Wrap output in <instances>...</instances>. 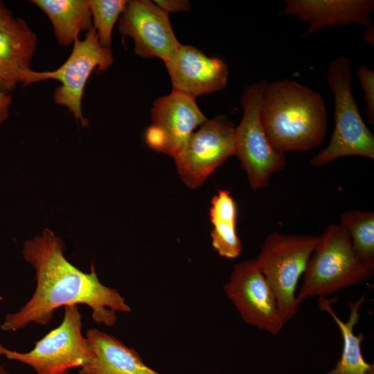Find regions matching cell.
<instances>
[{"label":"cell","instance_id":"44dd1931","mask_svg":"<svg viewBox=\"0 0 374 374\" xmlns=\"http://www.w3.org/2000/svg\"><path fill=\"white\" fill-rule=\"evenodd\" d=\"M93 27L96 31L100 44L109 48L113 27L123 12L125 0H88Z\"/></svg>","mask_w":374,"mask_h":374},{"label":"cell","instance_id":"d4e9b609","mask_svg":"<svg viewBox=\"0 0 374 374\" xmlns=\"http://www.w3.org/2000/svg\"><path fill=\"white\" fill-rule=\"evenodd\" d=\"M10 10L0 1V28H6L10 26L15 21Z\"/></svg>","mask_w":374,"mask_h":374},{"label":"cell","instance_id":"52a82bcc","mask_svg":"<svg viewBox=\"0 0 374 374\" xmlns=\"http://www.w3.org/2000/svg\"><path fill=\"white\" fill-rule=\"evenodd\" d=\"M114 62L112 51L103 46L93 27L87 32L84 39H75L68 59L57 69L38 72L29 70L23 84H29L44 80H57L61 85L53 93L56 104L66 107L80 121L83 127L88 125L82 115V98L87 80L94 69L107 70Z\"/></svg>","mask_w":374,"mask_h":374},{"label":"cell","instance_id":"30bf717a","mask_svg":"<svg viewBox=\"0 0 374 374\" xmlns=\"http://www.w3.org/2000/svg\"><path fill=\"white\" fill-rule=\"evenodd\" d=\"M224 290L245 323L273 335L281 331L285 322L255 259L237 263Z\"/></svg>","mask_w":374,"mask_h":374},{"label":"cell","instance_id":"8992f818","mask_svg":"<svg viewBox=\"0 0 374 374\" xmlns=\"http://www.w3.org/2000/svg\"><path fill=\"white\" fill-rule=\"evenodd\" d=\"M82 316L78 305L64 307L62 323L26 353L12 350L0 344V355L30 366L37 374H61L81 368L93 357V350L82 332Z\"/></svg>","mask_w":374,"mask_h":374},{"label":"cell","instance_id":"cb8c5ba5","mask_svg":"<svg viewBox=\"0 0 374 374\" xmlns=\"http://www.w3.org/2000/svg\"><path fill=\"white\" fill-rule=\"evenodd\" d=\"M11 101L10 94L0 91V125L8 117Z\"/></svg>","mask_w":374,"mask_h":374},{"label":"cell","instance_id":"ba28073f","mask_svg":"<svg viewBox=\"0 0 374 374\" xmlns=\"http://www.w3.org/2000/svg\"><path fill=\"white\" fill-rule=\"evenodd\" d=\"M265 82H254L244 89L241 97L242 118L235 128V155L254 190L267 187L271 175L283 170L286 165L285 154L271 146L260 121Z\"/></svg>","mask_w":374,"mask_h":374},{"label":"cell","instance_id":"4fadbf2b","mask_svg":"<svg viewBox=\"0 0 374 374\" xmlns=\"http://www.w3.org/2000/svg\"><path fill=\"white\" fill-rule=\"evenodd\" d=\"M164 63L172 89L195 98L222 90L228 82L225 62L217 57H208L192 46L180 44Z\"/></svg>","mask_w":374,"mask_h":374},{"label":"cell","instance_id":"9c48e42d","mask_svg":"<svg viewBox=\"0 0 374 374\" xmlns=\"http://www.w3.org/2000/svg\"><path fill=\"white\" fill-rule=\"evenodd\" d=\"M233 124L224 116L206 119L174 157L177 171L186 186L199 187L230 157L235 155Z\"/></svg>","mask_w":374,"mask_h":374},{"label":"cell","instance_id":"e0dca14e","mask_svg":"<svg viewBox=\"0 0 374 374\" xmlns=\"http://www.w3.org/2000/svg\"><path fill=\"white\" fill-rule=\"evenodd\" d=\"M364 300V296H362L357 301L348 303L349 318L347 321L344 322L335 314L330 305L334 301L333 299H319L320 310L328 312L334 319L343 340L341 358L328 374H374V365L366 362L362 353L361 345L364 335L363 333L355 335L354 332L355 326L360 317L359 310Z\"/></svg>","mask_w":374,"mask_h":374},{"label":"cell","instance_id":"7402d4cb","mask_svg":"<svg viewBox=\"0 0 374 374\" xmlns=\"http://www.w3.org/2000/svg\"><path fill=\"white\" fill-rule=\"evenodd\" d=\"M357 77L364 93L367 121L374 125V71L365 65L357 70Z\"/></svg>","mask_w":374,"mask_h":374},{"label":"cell","instance_id":"7c38bea8","mask_svg":"<svg viewBox=\"0 0 374 374\" xmlns=\"http://www.w3.org/2000/svg\"><path fill=\"white\" fill-rule=\"evenodd\" d=\"M123 36L131 37L136 54L166 61L180 43L172 28L168 13L148 0L127 1L118 23Z\"/></svg>","mask_w":374,"mask_h":374},{"label":"cell","instance_id":"ac0fdd59","mask_svg":"<svg viewBox=\"0 0 374 374\" xmlns=\"http://www.w3.org/2000/svg\"><path fill=\"white\" fill-rule=\"evenodd\" d=\"M49 18L57 42L74 43L79 34L93 28L88 0H32Z\"/></svg>","mask_w":374,"mask_h":374},{"label":"cell","instance_id":"5bb4252c","mask_svg":"<svg viewBox=\"0 0 374 374\" xmlns=\"http://www.w3.org/2000/svg\"><path fill=\"white\" fill-rule=\"evenodd\" d=\"M280 15H291L308 26L303 36L321 29L355 24L372 26L373 0H285Z\"/></svg>","mask_w":374,"mask_h":374},{"label":"cell","instance_id":"ffe728a7","mask_svg":"<svg viewBox=\"0 0 374 374\" xmlns=\"http://www.w3.org/2000/svg\"><path fill=\"white\" fill-rule=\"evenodd\" d=\"M340 224L348 233L357 258L374 267V212L346 211L340 216Z\"/></svg>","mask_w":374,"mask_h":374},{"label":"cell","instance_id":"5b68a950","mask_svg":"<svg viewBox=\"0 0 374 374\" xmlns=\"http://www.w3.org/2000/svg\"><path fill=\"white\" fill-rule=\"evenodd\" d=\"M319 236L269 233L255 259L271 288L286 323L296 314V290Z\"/></svg>","mask_w":374,"mask_h":374},{"label":"cell","instance_id":"9a60e30c","mask_svg":"<svg viewBox=\"0 0 374 374\" xmlns=\"http://www.w3.org/2000/svg\"><path fill=\"white\" fill-rule=\"evenodd\" d=\"M37 44V35L21 18L0 28V91L8 93L23 83Z\"/></svg>","mask_w":374,"mask_h":374},{"label":"cell","instance_id":"6da1fadb","mask_svg":"<svg viewBox=\"0 0 374 374\" xmlns=\"http://www.w3.org/2000/svg\"><path fill=\"white\" fill-rule=\"evenodd\" d=\"M64 251V241L48 229L24 242L23 256L35 269V290L17 312L6 315L2 330L15 332L33 323L45 326L62 306L87 305L94 321L107 327L116 323L117 312L131 310L117 290L100 281L93 265L89 273L83 272Z\"/></svg>","mask_w":374,"mask_h":374},{"label":"cell","instance_id":"d6986e66","mask_svg":"<svg viewBox=\"0 0 374 374\" xmlns=\"http://www.w3.org/2000/svg\"><path fill=\"white\" fill-rule=\"evenodd\" d=\"M238 210L229 191L220 190L213 197L209 210L213 224L212 245L224 258H235L241 253L242 242L236 231Z\"/></svg>","mask_w":374,"mask_h":374},{"label":"cell","instance_id":"603a6c76","mask_svg":"<svg viewBox=\"0 0 374 374\" xmlns=\"http://www.w3.org/2000/svg\"><path fill=\"white\" fill-rule=\"evenodd\" d=\"M154 3L163 10L169 12H186L190 9L188 1L184 0H157Z\"/></svg>","mask_w":374,"mask_h":374},{"label":"cell","instance_id":"277c9868","mask_svg":"<svg viewBox=\"0 0 374 374\" xmlns=\"http://www.w3.org/2000/svg\"><path fill=\"white\" fill-rule=\"evenodd\" d=\"M328 84L335 99V128L329 144L310 160L314 167L346 156L374 159V135L366 125L352 92L350 60L339 56L326 69Z\"/></svg>","mask_w":374,"mask_h":374},{"label":"cell","instance_id":"2e32d148","mask_svg":"<svg viewBox=\"0 0 374 374\" xmlns=\"http://www.w3.org/2000/svg\"><path fill=\"white\" fill-rule=\"evenodd\" d=\"M93 357L80 374H161L146 365L138 353L116 337L96 328L87 331Z\"/></svg>","mask_w":374,"mask_h":374},{"label":"cell","instance_id":"484cf974","mask_svg":"<svg viewBox=\"0 0 374 374\" xmlns=\"http://www.w3.org/2000/svg\"><path fill=\"white\" fill-rule=\"evenodd\" d=\"M363 39L364 42L372 46L374 45V28L373 26L365 28Z\"/></svg>","mask_w":374,"mask_h":374},{"label":"cell","instance_id":"83f0119b","mask_svg":"<svg viewBox=\"0 0 374 374\" xmlns=\"http://www.w3.org/2000/svg\"><path fill=\"white\" fill-rule=\"evenodd\" d=\"M61 374H71V373H70L69 371H66V372L62 373H61Z\"/></svg>","mask_w":374,"mask_h":374},{"label":"cell","instance_id":"4316f807","mask_svg":"<svg viewBox=\"0 0 374 374\" xmlns=\"http://www.w3.org/2000/svg\"><path fill=\"white\" fill-rule=\"evenodd\" d=\"M0 374H10V373L3 366L0 365Z\"/></svg>","mask_w":374,"mask_h":374},{"label":"cell","instance_id":"3957f363","mask_svg":"<svg viewBox=\"0 0 374 374\" xmlns=\"http://www.w3.org/2000/svg\"><path fill=\"white\" fill-rule=\"evenodd\" d=\"M371 267L355 256L350 238L340 224H329L311 254L296 298L300 305L309 297L326 298L337 291L368 280Z\"/></svg>","mask_w":374,"mask_h":374},{"label":"cell","instance_id":"8fae6325","mask_svg":"<svg viewBox=\"0 0 374 374\" xmlns=\"http://www.w3.org/2000/svg\"><path fill=\"white\" fill-rule=\"evenodd\" d=\"M151 118L152 125L145 133L147 144L173 158L194 130L207 119L197 105L195 97L175 89L154 103Z\"/></svg>","mask_w":374,"mask_h":374},{"label":"cell","instance_id":"7a4b0ae2","mask_svg":"<svg viewBox=\"0 0 374 374\" xmlns=\"http://www.w3.org/2000/svg\"><path fill=\"white\" fill-rule=\"evenodd\" d=\"M259 116L270 144L283 154L311 150L326 136L328 113L323 98L294 80L265 82Z\"/></svg>","mask_w":374,"mask_h":374}]
</instances>
